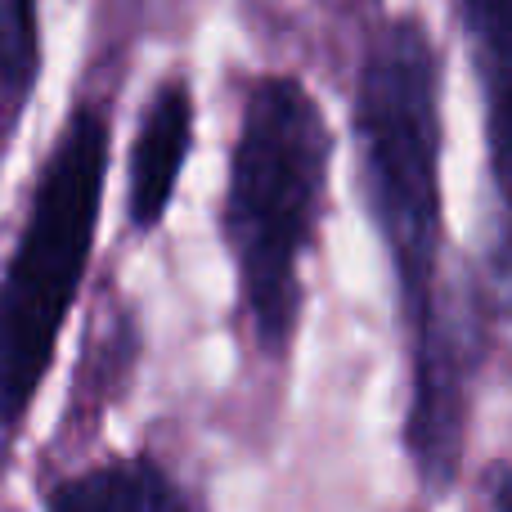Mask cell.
<instances>
[{
  "label": "cell",
  "mask_w": 512,
  "mask_h": 512,
  "mask_svg": "<svg viewBox=\"0 0 512 512\" xmlns=\"http://www.w3.org/2000/svg\"><path fill=\"white\" fill-rule=\"evenodd\" d=\"M194 149V90L185 77H167L149 95L140 131L131 144V176H126V212L140 234L158 230L171 207L176 180Z\"/></svg>",
  "instance_id": "5b68a950"
},
{
  "label": "cell",
  "mask_w": 512,
  "mask_h": 512,
  "mask_svg": "<svg viewBox=\"0 0 512 512\" xmlns=\"http://www.w3.org/2000/svg\"><path fill=\"white\" fill-rule=\"evenodd\" d=\"M333 135L315 95L288 72L248 90L225 189V243L256 342L283 355L301 319V261L315 243Z\"/></svg>",
  "instance_id": "7a4b0ae2"
},
{
  "label": "cell",
  "mask_w": 512,
  "mask_h": 512,
  "mask_svg": "<svg viewBox=\"0 0 512 512\" xmlns=\"http://www.w3.org/2000/svg\"><path fill=\"white\" fill-rule=\"evenodd\" d=\"M50 512H198L162 463L153 459H108L68 477L45 499Z\"/></svg>",
  "instance_id": "8992f818"
},
{
  "label": "cell",
  "mask_w": 512,
  "mask_h": 512,
  "mask_svg": "<svg viewBox=\"0 0 512 512\" xmlns=\"http://www.w3.org/2000/svg\"><path fill=\"white\" fill-rule=\"evenodd\" d=\"M472 59L486 90V144L495 185V234H490V283L512 315V0H459Z\"/></svg>",
  "instance_id": "277c9868"
},
{
  "label": "cell",
  "mask_w": 512,
  "mask_h": 512,
  "mask_svg": "<svg viewBox=\"0 0 512 512\" xmlns=\"http://www.w3.org/2000/svg\"><path fill=\"white\" fill-rule=\"evenodd\" d=\"M355 140L409 337L405 445L427 486L450 490L468 418V337L441 292V59L418 18H391L369 41L355 86Z\"/></svg>",
  "instance_id": "6da1fadb"
},
{
  "label": "cell",
  "mask_w": 512,
  "mask_h": 512,
  "mask_svg": "<svg viewBox=\"0 0 512 512\" xmlns=\"http://www.w3.org/2000/svg\"><path fill=\"white\" fill-rule=\"evenodd\" d=\"M364 5H369V0H364Z\"/></svg>",
  "instance_id": "ba28073f"
},
{
  "label": "cell",
  "mask_w": 512,
  "mask_h": 512,
  "mask_svg": "<svg viewBox=\"0 0 512 512\" xmlns=\"http://www.w3.org/2000/svg\"><path fill=\"white\" fill-rule=\"evenodd\" d=\"M41 68V18L36 0H0V108L14 122Z\"/></svg>",
  "instance_id": "52a82bcc"
},
{
  "label": "cell",
  "mask_w": 512,
  "mask_h": 512,
  "mask_svg": "<svg viewBox=\"0 0 512 512\" xmlns=\"http://www.w3.org/2000/svg\"><path fill=\"white\" fill-rule=\"evenodd\" d=\"M108 171V126L95 108H72L36 176L27 221L0 274V436H9L41 378L77 301L95 248Z\"/></svg>",
  "instance_id": "3957f363"
}]
</instances>
